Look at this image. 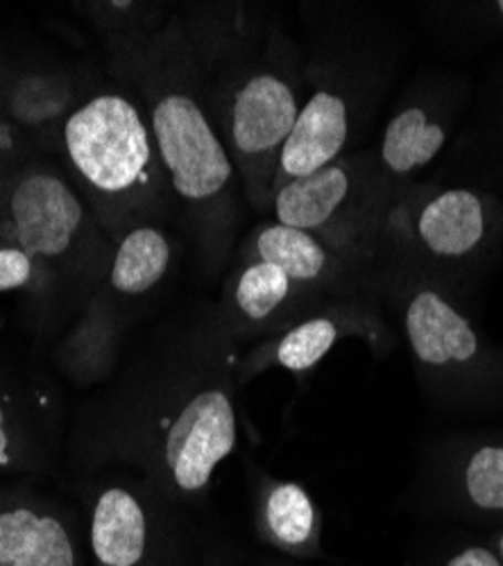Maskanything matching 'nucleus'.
Wrapping results in <instances>:
<instances>
[{
    "mask_svg": "<svg viewBox=\"0 0 503 566\" xmlns=\"http://www.w3.org/2000/svg\"><path fill=\"white\" fill-rule=\"evenodd\" d=\"M239 358L216 306L172 319L84 406L71 460L86 471H134L172 501L202 507L239 444Z\"/></svg>",
    "mask_w": 503,
    "mask_h": 566,
    "instance_id": "obj_1",
    "label": "nucleus"
},
{
    "mask_svg": "<svg viewBox=\"0 0 503 566\" xmlns=\"http://www.w3.org/2000/svg\"><path fill=\"white\" fill-rule=\"evenodd\" d=\"M109 55L114 73L139 93L202 272L220 276L237 252L243 186L216 127L207 77L177 12L144 43Z\"/></svg>",
    "mask_w": 503,
    "mask_h": 566,
    "instance_id": "obj_2",
    "label": "nucleus"
},
{
    "mask_svg": "<svg viewBox=\"0 0 503 566\" xmlns=\"http://www.w3.org/2000/svg\"><path fill=\"white\" fill-rule=\"evenodd\" d=\"M375 289L399 324L422 386L465 408L503 406V349L465 308L468 300L404 252L379 243Z\"/></svg>",
    "mask_w": 503,
    "mask_h": 566,
    "instance_id": "obj_3",
    "label": "nucleus"
},
{
    "mask_svg": "<svg viewBox=\"0 0 503 566\" xmlns=\"http://www.w3.org/2000/svg\"><path fill=\"white\" fill-rule=\"evenodd\" d=\"M57 157L114 245L177 211L144 107L129 93H91L66 120Z\"/></svg>",
    "mask_w": 503,
    "mask_h": 566,
    "instance_id": "obj_4",
    "label": "nucleus"
},
{
    "mask_svg": "<svg viewBox=\"0 0 503 566\" xmlns=\"http://www.w3.org/2000/svg\"><path fill=\"white\" fill-rule=\"evenodd\" d=\"M205 77L209 107L243 196L256 213H268L284 146L306 101V57L282 25L272 23L256 53Z\"/></svg>",
    "mask_w": 503,
    "mask_h": 566,
    "instance_id": "obj_5",
    "label": "nucleus"
},
{
    "mask_svg": "<svg viewBox=\"0 0 503 566\" xmlns=\"http://www.w3.org/2000/svg\"><path fill=\"white\" fill-rule=\"evenodd\" d=\"M0 241L25 250L49 274L57 334L105 276L114 243L62 166L39 157L21 166L0 200Z\"/></svg>",
    "mask_w": 503,
    "mask_h": 566,
    "instance_id": "obj_6",
    "label": "nucleus"
},
{
    "mask_svg": "<svg viewBox=\"0 0 503 566\" xmlns=\"http://www.w3.org/2000/svg\"><path fill=\"white\" fill-rule=\"evenodd\" d=\"M88 566H205L191 507L127 469H88L75 485Z\"/></svg>",
    "mask_w": 503,
    "mask_h": 566,
    "instance_id": "obj_7",
    "label": "nucleus"
},
{
    "mask_svg": "<svg viewBox=\"0 0 503 566\" xmlns=\"http://www.w3.org/2000/svg\"><path fill=\"white\" fill-rule=\"evenodd\" d=\"M177 263V243L164 224L129 229L75 322L53 347L55 367L80 388L109 379L132 326L142 319Z\"/></svg>",
    "mask_w": 503,
    "mask_h": 566,
    "instance_id": "obj_8",
    "label": "nucleus"
},
{
    "mask_svg": "<svg viewBox=\"0 0 503 566\" xmlns=\"http://www.w3.org/2000/svg\"><path fill=\"white\" fill-rule=\"evenodd\" d=\"M381 243L465 295L503 256V200L474 186L416 184L390 209Z\"/></svg>",
    "mask_w": 503,
    "mask_h": 566,
    "instance_id": "obj_9",
    "label": "nucleus"
},
{
    "mask_svg": "<svg viewBox=\"0 0 503 566\" xmlns=\"http://www.w3.org/2000/svg\"><path fill=\"white\" fill-rule=\"evenodd\" d=\"M395 200L375 150L347 153L272 196L274 222L308 231L336 250L375 259Z\"/></svg>",
    "mask_w": 503,
    "mask_h": 566,
    "instance_id": "obj_10",
    "label": "nucleus"
},
{
    "mask_svg": "<svg viewBox=\"0 0 503 566\" xmlns=\"http://www.w3.org/2000/svg\"><path fill=\"white\" fill-rule=\"evenodd\" d=\"M379 88L368 57L317 53L306 57V101L286 140L274 191L352 153Z\"/></svg>",
    "mask_w": 503,
    "mask_h": 566,
    "instance_id": "obj_11",
    "label": "nucleus"
},
{
    "mask_svg": "<svg viewBox=\"0 0 503 566\" xmlns=\"http://www.w3.org/2000/svg\"><path fill=\"white\" fill-rule=\"evenodd\" d=\"M347 338H363L375 354L390 349L395 338L379 297L358 295L332 300L325 308L286 328L284 334L254 343L239 358V386L250 384L270 369H284L304 379Z\"/></svg>",
    "mask_w": 503,
    "mask_h": 566,
    "instance_id": "obj_12",
    "label": "nucleus"
},
{
    "mask_svg": "<svg viewBox=\"0 0 503 566\" xmlns=\"http://www.w3.org/2000/svg\"><path fill=\"white\" fill-rule=\"evenodd\" d=\"M329 302L270 261L232 259L216 311L227 336L243 347L284 334Z\"/></svg>",
    "mask_w": 503,
    "mask_h": 566,
    "instance_id": "obj_13",
    "label": "nucleus"
},
{
    "mask_svg": "<svg viewBox=\"0 0 503 566\" xmlns=\"http://www.w3.org/2000/svg\"><path fill=\"white\" fill-rule=\"evenodd\" d=\"M0 566H88L80 507L30 481L0 485Z\"/></svg>",
    "mask_w": 503,
    "mask_h": 566,
    "instance_id": "obj_14",
    "label": "nucleus"
},
{
    "mask_svg": "<svg viewBox=\"0 0 503 566\" xmlns=\"http://www.w3.org/2000/svg\"><path fill=\"white\" fill-rule=\"evenodd\" d=\"M232 259H254L280 265L300 286L336 300L377 295V256H358L332 248L317 235L280 222H261L237 248Z\"/></svg>",
    "mask_w": 503,
    "mask_h": 566,
    "instance_id": "obj_15",
    "label": "nucleus"
},
{
    "mask_svg": "<svg viewBox=\"0 0 503 566\" xmlns=\"http://www.w3.org/2000/svg\"><path fill=\"white\" fill-rule=\"evenodd\" d=\"M62 412L53 386L39 374L0 367V479L30 481L57 462Z\"/></svg>",
    "mask_w": 503,
    "mask_h": 566,
    "instance_id": "obj_16",
    "label": "nucleus"
},
{
    "mask_svg": "<svg viewBox=\"0 0 503 566\" xmlns=\"http://www.w3.org/2000/svg\"><path fill=\"white\" fill-rule=\"evenodd\" d=\"M88 98L82 80L51 62H0V114L41 155H60L71 114Z\"/></svg>",
    "mask_w": 503,
    "mask_h": 566,
    "instance_id": "obj_17",
    "label": "nucleus"
},
{
    "mask_svg": "<svg viewBox=\"0 0 503 566\" xmlns=\"http://www.w3.org/2000/svg\"><path fill=\"white\" fill-rule=\"evenodd\" d=\"M468 96V84L442 98L440 91L418 93L406 98L384 127L377 159L384 181L397 202L418 177L444 150L447 140L461 118ZM395 207V205H392Z\"/></svg>",
    "mask_w": 503,
    "mask_h": 566,
    "instance_id": "obj_18",
    "label": "nucleus"
},
{
    "mask_svg": "<svg viewBox=\"0 0 503 566\" xmlns=\"http://www.w3.org/2000/svg\"><path fill=\"white\" fill-rule=\"evenodd\" d=\"M429 464L433 499L451 512L503 522V431L451 438Z\"/></svg>",
    "mask_w": 503,
    "mask_h": 566,
    "instance_id": "obj_19",
    "label": "nucleus"
},
{
    "mask_svg": "<svg viewBox=\"0 0 503 566\" xmlns=\"http://www.w3.org/2000/svg\"><path fill=\"white\" fill-rule=\"evenodd\" d=\"M175 12L205 75L256 53L274 23L250 3H185Z\"/></svg>",
    "mask_w": 503,
    "mask_h": 566,
    "instance_id": "obj_20",
    "label": "nucleus"
},
{
    "mask_svg": "<svg viewBox=\"0 0 503 566\" xmlns=\"http://www.w3.org/2000/svg\"><path fill=\"white\" fill-rule=\"evenodd\" d=\"M252 503L259 542L297 559L323 557V514L300 483L259 474Z\"/></svg>",
    "mask_w": 503,
    "mask_h": 566,
    "instance_id": "obj_21",
    "label": "nucleus"
},
{
    "mask_svg": "<svg viewBox=\"0 0 503 566\" xmlns=\"http://www.w3.org/2000/svg\"><path fill=\"white\" fill-rule=\"evenodd\" d=\"M0 293H28L34 332L45 338L57 336L49 274L25 250L8 241H0Z\"/></svg>",
    "mask_w": 503,
    "mask_h": 566,
    "instance_id": "obj_22",
    "label": "nucleus"
},
{
    "mask_svg": "<svg viewBox=\"0 0 503 566\" xmlns=\"http://www.w3.org/2000/svg\"><path fill=\"white\" fill-rule=\"evenodd\" d=\"M84 17L107 34L109 53H120L157 34L175 14L166 3H86Z\"/></svg>",
    "mask_w": 503,
    "mask_h": 566,
    "instance_id": "obj_23",
    "label": "nucleus"
},
{
    "mask_svg": "<svg viewBox=\"0 0 503 566\" xmlns=\"http://www.w3.org/2000/svg\"><path fill=\"white\" fill-rule=\"evenodd\" d=\"M479 161L483 168L481 175L490 184L503 186V91L479 134Z\"/></svg>",
    "mask_w": 503,
    "mask_h": 566,
    "instance_id": "obj_24",
    "label": "nucleus"
},
{
    "mask_svg": "<svg viewBox=\"0 0 503 566\" xmlns=\"http://www.w3.org/2000/svg\"><path fill=\"white\" fill-rule=\"evenodd\" d=\"M41 155L0 114V170H19Z\"/></svg>",
    "mask_w": 503,
    "mask_h": 566,
    "instance_id": "obj_25",
    "label": "nucleus"
},
{
    "mask_svg": "<svg viewBox=\"0 0 503 566\" xmlns=\"http://www.w3.org/2000/svg\"><path fill=\"white\" fill-rule=\"evenodd\" d=\"M444 566H503V559L494 548L468 546L461 553H455Z\"/></svg>",
    "mask_w": 503,
    "mask_h": 566,
    "instance_id": "obj_26",
    "label": "nucleus"
},
{
    "mask_svg": "<svg viewBox=\"0 0 503 566\" xmlns=\"http://www.w3.org/2000/svg\"><path fill=\"white\" fill-rule=\"evenodd\" d=\"M470 8H474V12L485 23L503 32V0H494V3H483V6H470Z\"/></svg>",
    "mask_w": 503,
    "mask_h": 566,
    "instance_id": "obj_27",
    "label": "nucleus"
},
{
    "mask_svg": "<svg viewBox=\"0 0 503 566\" xmlns=\"http://www.w3.org/2000/svg\"><path fill=\"white\" fill-rule=\"evenodd\" d=\"M14 172H17V170H12V172H8V170H0V200H3V196H6V188H8L10 177H12Z\"/></svg>",
    "mask_w": 503,
    "mask_h": 566,
    "instance_id": "obj_28",
    "label": "nucleus"
},
{
    "mask_svg": "<svg viewBox=\"0 0 503 566\" xmlns=\"http://www.w3.org/2000/svg\"><path fill=\"white\" fill-rule=\"evenodd\" d=\"M494 551H496V555L503 559V528L496 533V537H494Z\"/></svg>",
    "mask_w": 503,
    "mask_h": 566,
    "instance_id": "obj_29",
    "label": "nucleus"
},
{
    "mask_svg": "<svg viewBox=\"0 0 503 566\" xmlns=\"http://www.w3.org/2000/svg\"><path fill=\"white\" fill-rule=\"evenodd\" d=\"M270 566H282V564H270Z\"/></svg>",
    "mask_w": 503,
    "mask_h": 566,
    "instance_id": "obj_30",
    "label": "nucleus"
}]
</instances>
